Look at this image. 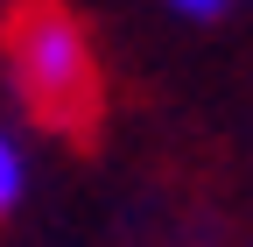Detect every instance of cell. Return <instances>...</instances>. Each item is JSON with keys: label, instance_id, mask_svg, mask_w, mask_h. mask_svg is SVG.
<instances>
[{"label": "cell", "instance_id": "obj_2", "mask_svg": "<svg viewBox=\"0 0 253 247\" xmlns=\"http://www.w3.org/2000/svg\"><path fill=\"white\" fill-rule=\"evenodd\" d=\"M21 191H28V156H21V141L0 127V219L21 205Z\"/></svg>", "mask_w": 253, "mask_h": 247}, {"label": "cell", "instance_id": "obj_3", "mask_svg": "<svg viewBox=\"0 0 253 247\" xmlns=\"http://www.w3.org/2000/svg\"><path fill=\"white\" fill-rule=\"evenodd\" d=\"M162 7H169V14H183V21H197V28H204V21H225V14H232V0H162Z\"/></svg>", "mask_w": 253, "mask_h": 247}, {"label": "cell", "instance_id": "obj_1", "mask_svg": "<svg viewBox=\"0 0 253 247\" xmlns=\"http://www.w3.org/2000/svg\"><path fill=\"white\" fill-rule=\"evenodd\" d=\"M7 71L21 85V106L42 120L49 134H84L99 113V64L71 7L56 0H28L7 28Z\"/></svg>", "mask_w": 253, "mask_h": 247}]
</instances>
